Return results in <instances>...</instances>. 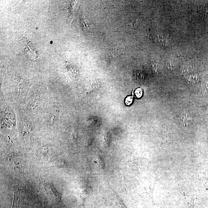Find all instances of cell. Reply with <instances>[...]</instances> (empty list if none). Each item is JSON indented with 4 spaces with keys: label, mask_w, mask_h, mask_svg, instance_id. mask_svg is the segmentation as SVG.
<instances>
[{
    "label": "cell",
    "mask_w": 208,
    "mask_h": 208,
    "mask_svg": "<svg viewBox=\"0 0 208 208\" xmlns=\"http://www.w3.org/2000/svg\"><path fill=\"white\" fill-rule=\"evenodd\" d=\"M136 94L138 97L140 96L142 94V91L141 90L138 89L136 91Z\"/></svg>",
    "instance_id": "obj_9"
},
{
    "label": "cell",
    "mask_w": 208,
    "mask_h": 208,
    "mask_svg": "<svg viewBox=\"0 0 208 208\" xmlns=\"http://www.w3.org/2000/svg\"><path fill=\"white\" fill-rule=\"evenodd\" d=\"M30 188L26 184L24 187L14 192L13 205L11 208H20V204L26 198Z\"/></svg>",
    "instance_id": "obj_2"
},
{
    "label": "cell",
    "mask_w": 208,
    "mask_h": 208,
    "mask_svg": "<svg viewBox=\"0 0 208 208\" xmlns=\"http://www.w3.org/2000/svg\"><path fill=\"white\" fill-rule=\"evenodd\" d=\"M59 110L57 108H53L51 110L48 117V122L51 124L55 122L58 118Z\"/></svg>",
    "instance_id": "obj_3"
},
{
    "label": "cell",
    "mask_w": 208,
    "mask_h": 208,
    "mask_svg": "<svg viewBox=\"0 0 208 208\" xmlns=\"http://www.w3.org/2000/svg\"><path fill=\"white\" fill-rule=\"evenodd\" d=\"M191 117L188 114H185L181 117V121L185 126H188L191 123Z\"/></svg>",
    "instance_id": "obj_4"
},
{
    "label": "cell",
    "mask_w": 208,
    "mask_h": 208,
    "mask_svg": "<svg viewBox=\"0 0 208 208\" xmlns=\"http://www.w3.org/2000/svg\"><path fill=\"white\" fill-rule=\"evenodd\" d=\"M82 23L84 29H88L90 27V23L85 17H83L82 20Z\"/></svg>",
    "instance_id": "obj_6"
},
{
    "label": "cell",
    "mask_w": 208,
    "mask_h": 208,
    "mask_svg": "<svg viewBox=\"0 0 208 208\" xmlns=\"http://www.w3.org/2000/svg\"><path fill=\"white\" fill-rule=\"evenodd\" d=\"M132 102V98L131 97H128L126 98V103L127 104L129 105Z\"/></svg>",
    "instance_id": "obj_7"
},
{
    "label": "cell",
    "mask_w": 208,
    "mask_h": 208,
    "mask_svg": "<svg viewBox=\"0 0 208 208\" xmlns=\"http://www.w3.org/2000/svg\"><path fill=\"white\" fill-rule=\"evenodd\" d=\"M152 71L154 73H157V67L156 64H153L152 66Z\"/></svg>",
    "instance_id": "obj_8"
},
{
    "label": "cell",
    "mask_w": 208,
    "mask_h": 208,
    "mask_svg": "<svg viewBox=\"0 0 208 208\" xmlns=\"http://www.w3.org/2000/svg\"><path fill=\"white\" fill-rule=\"evenodd\" d=\"M123 49L120 47H114L111 50V55L113 56H117L123 53Z\"/></svg>",
    "instance_id": "obj_5"
},
{
    "label": "cell",
    "mask_w": 208,
    "mask_h": 208,
    "mask_svg": "<svg viewBox=\"0 0 208 208\" xmlns=\"http://www.w3.org/2000/svg\"><path fill=\"white\" fill-rule=\"evenodd\" d=\"M44 189L47 197L52 202L58 204H62L61 196L62 193H60L55 188L52 182H44Z\"/></svg>",
    "instance_id": "obj_1"
}]
</instances>
